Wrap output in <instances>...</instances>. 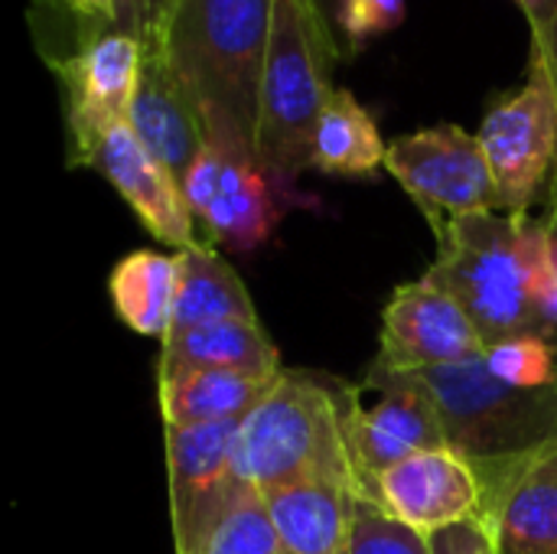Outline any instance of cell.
I'll return each mask as SVG.
<instances>
[{
    "label": "cell",
    "instance_id": "1",
    "mask_svg": "<svg viewBox=\"0 0 557 554\" xmlns=\"http://www.w3.org/2000/svg\"><path fill=\"white\" fill-rule=\"evenodd\" d=\"M271 26L274 0H163L144 46L193 98L206 140L255 150Z\"/></svg>",
    "mask_w": 557,
    "mask_h": 554
},
{
    "label": "cell",
    "instance_id": "2",
    "mask_svg": "<svg viewBox=\"0 0 557 554\" xmlns=\"http://www.w3.org/2000/svg\"><path fill=\"white\" fill-rule=\"evenodd\" d=\"M428 278L473 320L483 346L516 336H557L539 313V274L552 242L542 219L480 212L444 219Z\"/></svg>",
    "mask_w": 557,
    "mask_h": 554
},
{
    "label": "cell",
    "instance_id": "3",
    "mask_svg": "<svg viewBox=\"0 0 557 554\" xmlns=\"http://www.w3.org/2000/svg\"><path fill=\"white\" fill-rule=\"evenodd\" d=\"M343 415L346 389L339 395L310 376L284 372L238 428L242 480L261 496L300 483H346L362 496Z\"/></svg>",
    "mask_w": 557,
    "mask_h": 554
},
{
    "label": "cell",
    "instance_id": "4",
    "mask_svg": "<svg viewBox=\"0 0 557 554\" xmlns=\"http://www.w3.org/2000/svg\"><path fill=\"white\" fill-rule=\"evenodd\" d=\"M437 408L447 447L467 457L483 483L557 441V389H516L483 356L405 372Z\"/></svg>",
    "mask_w": 557,
    "mask_h": 554
},
{
    "label": "cell",
    "instance_id": "5",
    "mask_svg": "<svg viewBox=\"0 0 557 554\" xmlns=\"http://www.w3.org/2000/svg\"><path fill=\"white\" fill-rule=\"evenodd\" d=\"M339 62L310 0H274L271 46L261 75L255 150L287 186L310 167L313 134L333 95L330 69Z\"/></svg>",
    "mask_w": 557,
    "mask_h": 554
},
{
    "label": "cell",
    "instance_id": "6",
    "mask_svg": "<svg viewBox=\"0 0 557 554\" xmlns=\"http://www.w3.org/2000/svg\"><path fill=\"white\" fill-rule=\"evenodd\" d=\"M346 441L366 503L382 506L379 480L401 460L447 447L431 398L398 369L372 362L359 389H346Z\"/></svg>",
    "mask_w": 557,
    "mask_h": 554
},
{
    "label": "cell",
    "instance_id": "7",
    "mask_svg": "<svg viewBox=\"0 0 557 554\" xmlns=\"http://www.w3.org/2000/svg\"><path fill=\"white\" fill-rule=\"evenodd\" d=\"M287 183L261 157L228 140H206L183 176V193L209 238L232 251L261 248L284 216Z\"/></svg>",
    "mask_w": 557,
    "mask_h": 554
},
{
    "label": "cell",
    "instance_id": "8",
    "mask_svg": "<svg viewBox=\"0 0 557 554\" xmlns=\"http://www.w3.org/2000/svg\"><path fill=\"white\" fill-rule=\"evenodd\" d=\"M476 137L499 189V209L529 216L557 163V91L535 56H529L522 88L486 111Z\"/></svg>",
    "mask_w": 557,
    "mask_h": 554
},
{
    "label": "cell",
    "instance_id": "9",
    "mask_svg": "<svg viewBox=\"0 0 557 554\" xmlns=\"http://www.w3.org/2000/svg\"><path fill=\"white\" fill-rule=\"evenodd\" d=\"M385 170L421 206L431 229L457 216L503 212L483 144L460 124L395 137L385 153Z\"/></svg>",
    "mask_w": 557,
    "mask_h": 554
},
{
    "label": "cell",
    "instance_id": "10",
    "mask_svg": "<svg viewBox=\"0 0 557 554\" xmlns=\"http://www.w3.org/2000/svg\"><path fill=\"white\" fill-rule=\"evenodd\" d=\"M144 69V42L108 29L78 52L49 65L62 91L69 167H91L101 140L127 124Z\"/></svg>",
    "mask_w": 557,
    "mask_h": 554
},
{
    "label": "cell",
    "instance_id": "11",
    "mask_svg": "<svg viewBox=\"0 0 557 554\" xmlns=\"http://www.w3.org/2000/svg\"><path fill=\"white\" fill-rule=\"evenodd\" d=\"M238 428L242 421L209 428H166L176 554H202L222 519L251 490L238 473Z\"/></svg>",
    "mask_w": 557,
    "mask_h": 554
},
{
    "label": "cell",
    "instance_id": "12",
    "mask_svg": "<svg viewBox=\"0 0 557 554\" xmlns=\"http://www.w3.org/2000/svg\"><path fill=\"white\" fill-rule=\"evenodd\" d=\"M483 336L470 313L428 274L401 284L382 313L379 366L411 372L431 366H454L483 356Z\"/></svg>",
    "mask_w": 557,
    "mask_h": 554
},
{
    "label": "cell",
    "instance_id": "13",
    "mask_svg": "<svg viewBox=\"0 0 557 554\" xmlns=\"http://www.w3.org/2000/svg\"><path fill=\"white\" fill-rule=\"evenodd\" d=\"M379 496L395 519L428 539L470 522L486 526L490 513L483 473L450 447L424 451L392 467L379 480Z\"/></svg>",
    "mask_w": 557,
    "mask_h": 554
},
{
    "label": "cell",
    "instance_id": "14",
    "mask_svg": "<svg viewBox=\"0 0 557 554\" xmlns=\"http://www.w3.org/2000/svg\"><path fill=\"white\" fill-rule=\"evenodd\" d=\"M91 170H98L121 193V199L134 209V216L153 238L180 251L199 242L196 216L186 202L183 183L147 153L131 124L114 127L101 140V147L91 157Z\"/></svg>",
    "mask_w": 557,
    "mask_h": 554
},
{
    "label": "cell",
    "instance_id": "15",
    "mask_svg": "<svg viewBox=\"0 0 557 554\" xmlns=\"http://www.w3.org/2000/svg\"><path fill=\"white\" fill-rule=\"evenodd\" d=\"M486 535L496 554H557V447L486 480Z\"/></svg>",
    "mask_w": 557,
    "mask_h": 554
},
{
    "label": "cell",
    "instance_id": "16",
    "mask_svg": "<svg viewBox=\"0 0 557 554\" xmlns=\"http://www.w3.org/2000/svg\"><path fill=\"white\" fill-rule=\"evenodd\" d=\"M127 124L147 153L160 160L180 183L206 147V124L193 98L150 46H144V69Z\"/></svg>",
    "mask_w": 557,
    "mask_h": 554
},
{
    "label": "cell",
    "instance_id": "17",
    "mask_svg": "<svg viewBox=\"0 0 557 554\" xmlns=\"http://www.w3.org/2000/svg\"><path fill=\"white\" fill-rule=\"evenodd\" d=\"M281 372L173 369L157 372L160 411L166 428H209L245 421L277 385Z\"/></svg>",
    "mask_w": 557,
    "mask_h": 554
},
{
    "label": "cell",
    "instance_id": "18",
    "mask_svg": "<svg viewBox=\"0 0 557 554\" xmlns=\"http://www.w3.org/2000/svg\"><path fill=\"white\" fill-rule=\"evenodd\" d=\"M261 500L287 554H346L356 509L366 503L346 483H300Z\"/></svg>",
    "mask_w": 557,
    "mask_h": 554
},
{
    "label": "cell",
    "instance_id": "19",
    "mask_svg": "<svg viewBox=\"0 0 557 554\" xmlns=\"http://www.w3.org/2000/svg\"><path fill=\"white\" fill-rule=\"evenodd\" d=\"M222 369V372H281V356L261 320H222L170 333L157 372Z\"/></svg>",
    "mask_w": 557,
    "mask_h": 554
},
{
    "label": "cell",
    "instance_id": "20",
    "mask_svg": "<svg viewBox=\"0 0 557 554\" xmlns=\"http://www.w3.org/2000/svg\"><path fill=\"white\" fill-rule=\"evenodd\" d=\"M176 258V307L173 330H193L222 320H258V310L242 284V278L225 264V258L212 245H189L173 255Z\"/></svg>",
    "mask_w": 557,
    "mask_h": 554
},
{
    "label": "cell",
    "instance_id": "21",
    "mask_svg": "<svg viewBox=\"0 0 557 554\" xmlns=\"http://www.w3.org/2000/svg\"><path fill=\"white\" fill-rule=\"evenodd\" d=\"M385 153L388 144L369 108L349 88H333L313 134L310 167L326 176H375Z\"/></svg>",
    "mask_w": 557,
    "mask_h": 554
},
{
    "label": "cell",
    "instance_id": "22",
    "mask_svg": "<svg viewBox=\"0 0 557 554\" xmlns=\"http://www.w3.org/2000/svg\"><path fill=\"white\" fill-rule=\"evenodd\" d=\"M176 284V258L147 248L121 258L108 278V291L121 323L153 340H166L173 330Z\"/></svg>",
    "mask_w": 557,
    "mask_h": 554
},
{
    "label": "cell",
    "instance_id": "23",
    "mask_svg": "<svg viewBox=\"0 0 557 554\" xmlns=\"http://www.w3.org/2000/svg\"><path fill=\"white\" fill-rule=\"evenodd\" d=\"M493 376L516 389H557V336H516L483 353Z\"/></svg>",
    "mask_w": 557,
    "mask_h": 554
},
{
    "label": "cell",
    "instance_id": "24",
    "mask_svg": "<svg viewBox=\"0 0 557 554\" xmlns=\"http://www.w3.org/2000/svg\"><path fill=\"white\" fill-rule=\"evenodd\" d=\"M281 542L261 493L248 490L238 506L222 519L202 554H277Z\"/></svg>",
    "mask_w": 557,
    "mask_h": 554
},
{
    "label": "cell",
    "instance_id": "25",
    "mask_svg": "<svg viewBox=\"0 0 557 554\" xmlns=\"http://www.w3.org/2000/svg\"><path fill=\"white\" fill-rule=\"evenodd\" d=\"M346 554H434V545L428 535L395 519L385 506L359 503Z\"/></svg>",
    "mask_w": 557,
    "mask_h": 554
},
{
    "label": "cell",
    "instance_id": "26",
    "mask_svg": "<svg viewBox=\"0 0 557 554\" xmlns=\"http://www.w3.org/2000/svg\"><path fill=\"white\" fill-rule=\"evenodd\" d=\"M405 0H346L343 3V36L349 52L356 56L369 39L392 33L405 23Z\"/></svg>",
    "mask_w": 557,
    "mask_h": 554
},
{
    "label": "cell",
    "instance_id": "27",
    "mask_svg": "<svg viewBox=\"0 0 557 554\" xmlns=\"http://www.w3.org/2000/svg\"><path fill=\"white\" fill-rule=\"evenodd\" d=\"M512 3L529 20V33H532L529 56H535L548 69L557 91V0H512Z\"/></svg>",
    "mask_w": 557,
    "mask_h": 554
},
{
    "label": "cell",
    "instance_id": "28",
    "mask_svg": "<svg viewBox=\"0 0 557 554\" xmlns=\"http://www.w3.org/2000/svg\"><path fill=\"white\" fill-rule=\"evenodd\" d=\"M160 7L163 0H114V29L147 42L157 26Z\"/></svg>",
    "mask_w": 557,
    "mask_h": 554
},
{
    "label": "cell",
    "instance_id": "29",
    "mask_svg": "<svg viewBox=\"0 0 557 554\" xmlns=\"http://www.w3.org/2000/svg\"><path fill=\"white\" fill-rule=\"evenodd\" d=\"M539 313L545 320V327L557 333V238L552 235L545 261H542V274H539Z\"/></svg>",
    "mask_w": 557,
    "mask_h": 554
},
{
    "label": "cell",
    "instance_id": "30",
    "mask_svg": "<svg viewBox=\"0 0 557 554\" xmlns=\"http://www.w3.org/2000/svg\"><path fill=\"white\" fill-rule=\"evenodd\" d=\"M310 3H313V10H317L323 29H326L330 42H333L339 62L352 59V52H349V46H346V36H343V3H346V0H310Z\"/></svg>",
    "mask_w": 557,
    "mask_h": 554
},
{
    "label": "cell",
    "instance_id": "31",
    "mask_svg": "<svg viewBox=\"0 0 557 554\" xmlns=\"http://www.w3.org/2000/svg\"><path fill=\"white\" fill-rule=\"evenodd\" d=\"M72 10H78L82 16L88 20H98V23H111L114 26V0H65Z\"/></svg>",
    "mask_w": 557,
    "mask_h": 554
},
{
    "label": "cell",
    "instance_id": "32",
    "mask_svg": "<svg viewBox=\"0 0 557 554\" xmlns=\"http://www.w3.org/2000/svg\"><path fill=\"white\" fill-rule=\"evenodd\" d=\"M542 222L548 225V232L557 238V163L555 173H552V183H548V202H545V219Z\"/></svg>",
    "mask_w": 557,
    "mask_h": 554
},
{
    "label": "cell",
    "instance_id": "33",
    "mask_svg": "<svg viewBox=\"0 0 557 554\" xmlns=\"http://www.w3.org/2000/svg\"><path fill=\"white\" fill-rule=\"evenodd\" d=\"M480 554H496V549H493V545H486V549H483Z\"/></svg>",
    "mask_w": 557,
    "mask_h": 554
},
{
    "label": "cell",
    "instance_id": "34",
    "mask_svg": "<svg viewBox=\"0 0 557 554\" xmlns=\"http://www.w3.org/2000/svg\"><path fill=\"white\" fill-rule=\"evenodd\" d=\"M277 554H287V552H277Z\"/></svg>",
    "mask_w": 557,
    "mask_h": 554
},
{
    "label": "cell",
    "instance_id": "35",
    "mask_svg": "<svg viewBox=\"0 0 557 554\" xmlns=\"http://www.w3.org/2000/svg\"><path fill=\"white\" fill-rule=\"evenodd\" d=\"M555 447H557V441H555Z\"/></svg>",
    "mask_w": 557,
    "mask_h": 554
}]
</instances>
